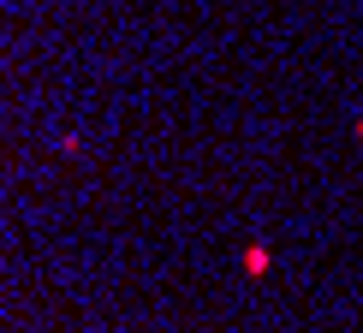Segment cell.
Segmentation results:
<instances>
[{"mask_svg":"<svg viewBox=\"0 0 363 333\" xmlns=\"http://www.w3.org/2000/svg\"><path fill=\"white\" fill-rule=\"evenodd\" d=\"M268 268H274V250H268V244H250V250H245V274H250V280H268Z\"/></svg>","mask_w":363,"mask_h":333,"instance_id":"1","label":"cell"}]
</instances>
